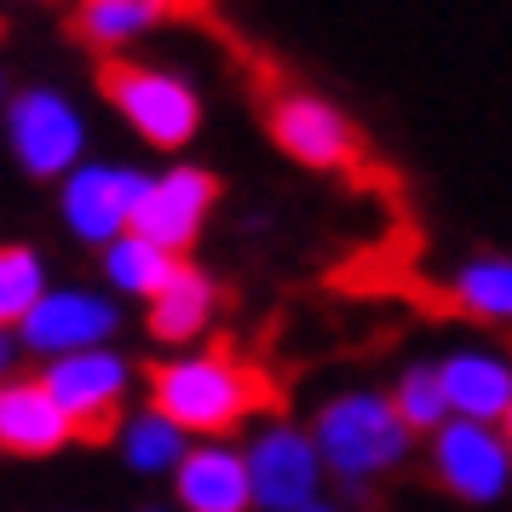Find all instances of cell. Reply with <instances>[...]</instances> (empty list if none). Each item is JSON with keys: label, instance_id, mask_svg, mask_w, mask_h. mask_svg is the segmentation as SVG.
<instances>
[{"label": "cell", "instance_id": "6da1fadb", "mask_svg": "<svg viewBox=\"0 0 512 512\" xmlns=\"http://www.w3.org/2000/svg\"><path fill=\"white\" fill-rule=\"evenodd\" d=\"M144 397L156 420H167L173 432H202L208 443H225L254 415H282L288 403L282 380L231 334H213L196 357L144 363Z\"/></svg>", "mask_w": 512, "mask_h": 512}, {"label": "cell", "instance_id": "7a4b0ae2", "mask_svg": "<svg viewBox=\"0 0 512 512\" xmlns=\"http://www.w3.org/2000/svg\"><path fill=\"white\" fill-rule=\"evenodd\" d=\"M311 449L323 461V478H340L346 489H369L374 478H386L415 455L409 426L397 420V409L386 403V392H340L328 397L317 420H311Z\"/></svg>", "mask_w": 512, "mask_h": 512}, {"label": "cell", "instance_id": "3957f363", "mask_svg": "<svg viewBox=\"0 0 512 512\" xmlns=\"http://www.w3.org/2000/svg\"><path fill=\"white\" fill-rule=\"evenodd\" d=\"M93 87L150 150H185L202 133V98H196V87L179 70L110 52V58H98Z\"/></svg>", "mask_w": 512, "mask_h": 512}, {"label": "cell", "instance_id": "277c9868", "mask_svg": "<svg viewBox=\"0 0 512 512\" xmlns=\"http://www.w3.org/2000/svg\"><path fill=\"white\" fill-rule=\"evenodd\" d=\"M265 133L282 156L305 173H340V179H363L369 173V139L363 127L323 93L305 87H265Z\"/></svg>", "mask_w": 512, "mask_h": 512}, {"label": "cell", "instance_id": "5b68a950", "mask_svg": "<svg viewBox=\"0 0 512 512\" xmlns=\"http://www.w3.org/2000/svg\"><path fill=\"white\" fill-rule=\"evenodd\" d=\"M47 397L58 403V415L70 420L75 443H116L121 415H127V363L116 351H70L41 374Z\"/></svg>", "mask_w": 512, "mask_h": 512}, {"label": "cell", "instance_id": "8992f818", "mask_svg": "<svg viewBox=\"0 0 512 512\" xmlns=\"http://www.w3.org/2000/svg\"><path fill=\"white\" fill-rule=\"evenodd\" d=\"M426 461H432V484L461 507H501L512 495V449L495 426L443 420L426 438Z\"/></svg>", "mask_w": 512, "mask_h": 512}, {"label": "cell", "instance_id": "52a82bcc", "mask_svg": "<svg viewBox=\"0 0 512 512\" xmlns=\"http://www.w3.org/2000/svg\"><path fill=\"white\" fill-rule=\"evenodd\" d=\"M219 196H225L219 173H208V167H173L162 179H150L139 208L127 213V236H139V242H150V248H162L173 259H190L208 213L219 208Z\"/></svg>", "mask_w": 512, "mask_h": 512}, {"label": "cell", "instance_id": "ba28073f", "mask_svg": "<svg viewBox=\"0 0 512 512\" xmlns=\"http://www.w3.org/2000/svg\"><path fill=\"white\" fill-rule=\"evenodd\" d=\"M242 466H248V495H254L259 512L317 507L323 461H317V449H311V432L288 426V420H271V426L242 449Z\"/></svg>", "mask_w": 512, "mask_h": 512}, {"label": "cell", "instance_id": "9c48e42d", "mask_svg": "<svg viewBox=\"0 0 512 512\" xmlns=\"http://www.w3.org/2000/svg\"><path fill=\"white\" fill-rule=\"evenodd\" d=\"M6 139H12V156H18L24 173L58 179V173L75 167L81 144H87V127L70 110V98H58L52 87H29L6 110Z\"/></svg>", "mask_w": 512, "mask_h": 512}, {"label": "cell", "instance_id": "30bf717a", "mask_svg": "<svg viewBox=\"0 0 512 512\" xmlns=\"http://www.w3.org/2000/svg\"><path fill=\"white\" fill-rule=\"evenodd\" d=\"M449 403V420H472V426H501L512 403V351L501 346H455L449 357L432 363Z\"/></svg>", "mask_w": 512, "mask_h": 512}, {"label": "cell", "instance_id": "8fae6325", "mask_svg": "<svg viewBox=\"0 0 512 512\" xmlns=\"http://www.w3.org/2000/svg\"><path fill=\"white\" fill-rule=\"evenodd\" d=\"M24 346L29 351H98V340H110L116 334V305L98 300V294H41L35 311H29L24 323Z\"/></svg>", "mask_w": 512, "mask_h": 512}, {"label": "cell", "instance_id": "7c38bea8", "mask_svg": "<svg viewBox=\"0 0 512 512\" xmlns=\"http://www.w3.org/2000/svg\"><path fill=\"white\" fill-rule=\"evenodd\" d=\"M150 190V179L139 173H116V167H75L64 185V219L70 231H81L87 242H116L127 213L139 208V196Z\"/></svg>", "mask_w": 512, "mask_h": 512}, {"label": "cell", "instance_id": "4fadbf2b", "mask_svg": "<svg viewBox=\"0 0 512 512\" xmlns=\"http://www.w3.org/2000/svg\"><path fill=\"white\" fill-rule=\"evenodd\" d=\"M173 489H179L185 512H254L248 466H242V449H231V443L185 449L173 466Z\"/></svg>", "mask_w": 512, "mask_h": 512}, {"label": "cell", "instance_id": "5bb4252c", "mask_svg": "<svg viewBox=\"0 0 512 512\" xmlns=\"http://www.w3.org/2000/svg\"><path fill=\"white\" fill-rule=\"evenodd\" d=\"M179 18H185V6H173V0H87V6L64 12V35L81 41V47H93L98 58H110L133 35L179 24Z\"/></svg>", "mask_w": 512, "mask_h": 512}, {"label": "cell", "instance_id": "9a60e30c", "mask_svg": "<svg viewBox=\"0 0 512 512\" xmlns=\"http://www.w3.org/2000/svg\"><path fill=\"white\" fill-rule=\"evenodd\" d=\"M70 443V420L58 415L41 380H6L0 386V449L6 455H52Z\"/></svg>", "mask_w": 512, "mask_h": 512}, {"label": "cell", "instance_id": "2e32d148", "mask_svg": "<svg viewBox=\"0 0 512 512\" xmlns=\"http://www.w3.org/2000/svg\"><path fill=\"white\" fill-rule=\"evenodd\" d=\"M443 305L472 323L512 328V254H472L443 277Z\"/></svg>", "mask_w": 512, "mask_h": 512}, {"label": "cell", "instance_id": "e0dca14e", "mask_svg": "<svg viewBox=\"0 0 512 512\" xmlns=\"http://www.w3.org/2000/svg\"><path fill=\"white\" fill-rule=\"evenodd\" d=\"M225 300L219 288H213V277L202 271V265H190L185 259V271L167 282L162 294L150 300V340H162L167 351L173 346H190V340H202L208 334V323H213V305Z\"/></svg>", "mask_w": 512, "mask_h": 512}, {"label": "cell", "instance_id": "ac0fdd59", "mask_svg": "<svg viewBox=\"0 0 512 512\" xmlns=\"http://www.w3.org/2000/svg\"><path fill=\"white\" fill-rule=\"evenodd\" d=\"M104 271H110V282H121L127 294L156 300L167 282L185 271V259H173V254H162V248H150V242H139V236L121 231L116 242H110V254H104Z\"/></svg>", "mask_w": 512, "mask_h": 512}, {"label": "cell", "instance_id": "d6986e66", "mask_svg": "<svg viewBox=\"0 0 512 512\" xmlns=\"http://www.w3.org/2000/svg\"><path fill=\"white\" fill-rule=\"evenodd\" d=\"M386 403L397 409V420L409 426V438H432L443 420H449V403H443V386H438V369L432 363H409L397 374V386L386 392Z\"/></svg>", "mask_w": 512, "mask_h": 512}, {"label": "cell", "instance_id": "ffe728a7", "mask_svg": "<svg viewBox=\"0 0 512 512\" xmlns=\"http://www.w3.org/2000/svg\"><path fill=\"white\" fill-rule=\"evenodd\" d=\"M41 294H47L41 254L24 248V242H0V334H6L12 323H24Z\"/></svg>", "mask_w": 512, "mask_h": 512}, {"label": "cell", "instance_id": "44dd1931", "mask_svg": "<svg viewBox=\"0 0 512 512\" xmlns=\"http://www.w3.org/2000/svg\"><path fill=\"white\" fill-rule=\"evenodd\" d=\"M121 432H127V461L139 466V472H167L185 455V432H173L156 415H144L139 426H121Z\"/></svg>", "mask_w": 512, "mask_h": 512}, {"label": "cell", "instance_id": "7402d4cb", "mask_svg": "<svg viewBox=\"0 0 512 512\" xmlns=\"http://www.w3.org/2000/svg\"><path fill=\"white\" fill-rule=\"evenodd\" d=\"M6 369H12V340L0 334V386H6Z\"/></svg>", "mask_w": 512, "mask_h": 512}, {"label": "cell", "instance_id": "603a6c76", "mask_svg": "<svg viewBox=\"0 0 512 512\" xmlns=\"http://www.w3.org/2000/svg\"><path fill=\"white\" fill-rule=\"evenodd\" d=\"M501 438H507V449H512V403H507V415H501V426H495Z\"/></svg>", "mask_w": 512, "mask_h": 512}, {"label": "cell", "instance_id": "cb8c5ba5", "mask_svg": "<svg viewBox=\"0 0 512 512\" xmlns=\"http://www.w3.org/2000/svg\"><path fill=\"white\" fill-rule=\"evenodd\" d=\"M305 512H340V507H328V501H317V507H305Z\"/></svg>", "mask_w": 512, "mask_h": 512}, {"label": "cell", "instance_id": "d4e9b609", "mask_svg": "<svg viewBox=\"0 0 512 512\" xmlns=\"http://www.w3.org/2000/svg\"><path fill=\"white\" fill-rule=\"evenodd\" d=\"M0 35H6V24H0Z\"/></svg>", "mask_w": 512, "mask_h": 512}]
</instances>
